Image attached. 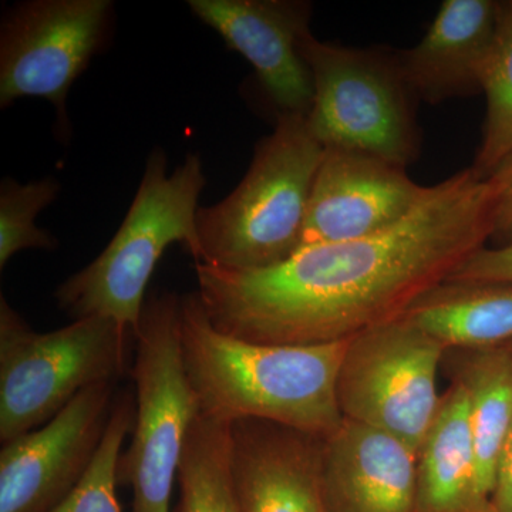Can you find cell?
<instances>
[{
    "instance_id": "5bb4252c",
    "label": "cell",
    "mask_w": 512,
    "mask_h": 512,
    "mask_svg": "<svg viewBox=\"0 0 512 512\" xmlns=\"http://www.w3.org/2000/svg\"><path fill=\"white\" fill-rule=\"evenodd\" d=\"M322 485L330 512H414L416 453L384 431L343 419L323 439Z\"/></svg>"
},
{
    "instance_id": "e0dca14e",
    "label": "cell",
    "mask_w": 512,
    "mask_h": 512,
    "mask_svg": "<svg viewBox=\"0 0 512 512\" xmlns=\"http://www.w3.org/2000/svg\"><path fill=\"white\" fill-rule=\"evenodd\" d=\"M402 318L446 350L510 345L512 282L446 281L424 293Z\"/></svg>"
},
{
    "instance_id": "44dd1931",
    "label": "cell",
    "mask_w": 512,
    "mask_h": 512,
    "mask_svg": "<svg viewBox=\"0 0 512 512\" xmlns=\"http://www.w3.org/2000/svg\"><path fill=\"white\" fill-rule=\"evenodd\" d=\"M136 420V394H117L113 412L92 466L79 485L49 512H121L117 467L123 444Z\"/></svg>"
},
{
    "instance_id": "30bf717a",
    "label": "cell",
    "mask_w": 512,
    "mask_h": 512,
    "mask_svg": "<svg viewBox=\"0 0 512 512\" xmlns=\"http://www.w3.org/2000/svg\"><path fill=\"white\" fill-rule=\"evenodd\" d=\"M116 384H94L45 426L3 444L0 512H49L72 493L104 439Z\"/></svg>"
},
{
    "instance_id": "cb8c5ba5",
    "label": "cell",
    "mask_w": 512,
    "mask_h": 512,
    "mask_svg": "<svg viewBox=\"0 0 512 512\" xmlns=\"http://www.w3.org/2000/svg\"><path fill=\"white\" fill-rule=\"evenodd\" d=\"M493 185L494 208V241L501 245L512 244V157L501 164L488 177Z\"/></svg>"
},
{
    "instance_id": "8fae6325",
    "label": "cell",
    "mask_w": 512,
    "mask_h": 512,
    "mask_svg": "<svg viewBox=\"0 0 512 512\" xmlns=\"http://www.w3.org/2000/svg\"><path fill=\"white\" fill-rule=\"evenodd\" d=\"M431 188L413 181L402 165L362 151L325 147L312 185L301 248L386 231L409 217L429 197Z\"/></svg>"
},
{
    "instance_id": "3957f363",
    "label": "cell",
    "mask_w": 512,
    "mask_h": 512,
    "mask_svg": "<svg viewBox=\"0 0 512 512\" xmlns=\"http://www.w3.org/2000/svg\"><path fill=\"white\" fill-rule=\"evenodd\" d=\"M323 153L308 117L278 116L275 130L256 144L238 187L217 204L198 208L195 262L258 271L291 258L301 248Z\"/></svg>"
},
{
    "instance_id": "6da1fadb",
    "label": "cell",
    "mask_w": 512,
    "mask_h": 512,
    "mask_svg": "<svg viewBox=\"0 0 512 512\" xmlns=\"http://www.w3.org/2000/svg\"><path fill=\"white\" fill-rule=\"evenodd\" d=\"M493 185L468 167L433 185L394 227L312 245L281 264L234 271L195 262L202 309L225 335L264 345L345 342L400 319L494 232Z\"/></svg>"
},
{
    "instance_id": "d6986e66",
    "label": "cell",
    "mask_w": 512,
    "mask_h": 512,
    "mask_svg": "<svg viewBox=\"0 0 512 512\" xmlns=\"http://www.w3.org/2000/svg\"><path fill=\"white\" fill-rule=\"evenodd\" d=\"M231 423L198 414L185 441L174 512H238L229 466Z\"/></svg>"
},
{
    "instance_id": "7a4b0ae2",
    "label": "cell",
    "mask_w": 512,
    "mask_h": 512,
    "mask_svg": "<svg viewBox=\"0 0 512 512\" xmlns=\"http://www.w3.org/2000/svg\"><path fill=\"white\" fill-rule=\"evenodd\" d=\"M348 340L282 346L215 329L194 293L181 296L185 373L202 414L264 420L326 439L343 421L336 383Z\"/></svg>"
},
{
    "instance_id": "2e32d148",
    "label": "cell",
    "mask_w": 512,
    "mask_h": 512,
    "mask_svg": "<svg viewBox=\"0 0 512 512\" xmlns=\"http://www.w3.org/2000/svg\"><path fill=\"white\" fill-rule=\"evenodd\" d=\"M414 512H493L481 483L466 390L451 382L416 454Z\"/></svg>"
},
{
    "instance_id": "52a82bcc",
    "label": "cell",
    "mask_w": 512,
    "mask_h": 512,
    "mask_svg": "<svg viewBox=\"0 0 512 512\" xmlns=\"http://www.w3.org/2000/svg\"><path fill=\"white\" fill-rule=\"evenodd\" d=\"M301 52L313 83L308 124L323 147L362 151L402 167L416 160L417 100L396 50L322 42L309 30Z\"/></svg>"
},
{
    "instance_id": "9c48e42d",
    "label": "cell",
    "mask_w": 512,
    "mask_h": 512,
    "mask_svg": "<svg viewBox=\"0 0 512 512\" xmlns=\"http://www.w3.org/2000/svg\"><path fill=\"white\" fill-rule=\"evenodd\" d=\"M110 0H30L10 9L0 30V107L46 99L67 123L70 87L106 35Z\"/></svg>"
},
{
    "instance_id": "ac0fdd59",
    "label": "cell",
    "mask_w": 512,
    "mask_h": 512,
    "mask_svg": "<svg viewBox=\"0 0 512 512\" xmlns=\"http://www.w3.org/2000/svg\"><path fill=\"white\" fill-rule=\"evenodd\" d=\"M441 366L451 382L466 390L478 471L493 500L498 463L512 423V343L446 350Z\"/></svg>"
},
{
    "instance_id": "ffe728a7",
    "label": "cell",
    "mask_w": 512,
    "mask_h": 512,
    "mask_svg": "<svg viewBox=\"0 0 512 512\" xmlns=\"http://www.w3.org/2000/svg\"><path fill=\"white\" fill-rule=\"evenodd\" d=\"M487 100L483 138L474 164L488 178L512 157V0L500 2L497 30L483 74Z\"/></svg>"
},
{
    "instance_id": "277c9868",
    "label": "cell",
    "mask_w": 512,
    "mask_h": 512,
    "mask_svg": "<svg viewBox=\"0 0 512 512\" xmlns=\"http://www.w3.org/2000/svg\"><path fill=\"white\" fill-rule=\"evenodd\" d=\"M205 187L197 154L167 173V156L156 148L123 224L110 244L82 271L57 288V305L73 320L109 318L136 333L154 269L173 244L198 255V200Z\"/></svg>"
},
{
    "instance_id": "4fadbf2b",
    "label": "cell",
    "mask_w": 512,
    "mask_h": 512,
    "mask_svg": "<svg viewBox=\"0 0 512 512\" xmlns=\"http://www.w3.org/2000/svg\"><path fill=\"white\" fill-rule=\"evenodd\" d=\"M323 439L264 420L231 424L229 466L238 512H330Z\"/></svg>"
},
{
    "instance_id": "7c38bea8",
    "label": "cell",
    "mask_w": 512,
    "mask_h": 512,
    "mask_svg": "<svg viewBox=\"0 0 512 512\" xmlns=\"http://www.w3.org/2000/svg\"><path fill=\"white\" fill-rule=\"evenodd\" d=\"M191 12L220 33L254 67L259 84L282 114L306 116L312 74L301 52L312 6L295 0H188Z\"/></svg>"
},
{
    "instance_id": "ba28073f",
    "label": "cell",
    "mask_w": 512,
    "mask_h": 512,
    "mask_svg": "<svg viewBox=\"0 0 512 512\" xmlns=\"http://www.w3.org/2000/svg\"><path fill=\"white\" fill-rule=\"evenodd\" d=\"M446 349L400 318L348 340L336 396L343 419L396 437L417 454L436 417Z\"/></svg>"
},
{
    "instance_id": "d4e9b609",
    "label": "cell",
    "mask_w": 512,
    "mask_h": 512,
    "mask_svg": "<svg viewBox=\"0 0 512 512\" xmlns=\"http://www.w3.org/2000/svg\"><path fill=\"white\" fill-rule=\"evenodd\" d=\"M493 512H512V423L498 463Z\"/></svg>"
},
{
    "instance_id": "8992f818",
    "label": "cell",
    "mask_w": 512,
    "mask_h": 512,
    "mask_svg": "<svg viewBox=\"0 0 512 512\" xmlns=\"http://www.w3.org/2000/svg\"><path fill=\"white\" fill-rule=\"evenodd\" d=\"M131 377L136 420L121 451L117 478L133 494V512H171L181 457L201 413L185 373L181 346V296H148L134 333Z\"/></svg>"
},
{
    "instance_id": "603a6c76",
    "label": "cell",
    "mask_w": 512,
    "mask_h": 512,
    "mask_svg": "<svg viewBox=\"0 0 512 512\" xmlns=\"http://www.w3.org/2000/svg\"><path fill=\"white\" fill-rule=\"evenodd\" d=\"M447 281L512 282V244L481 248Z\"/></svg>"
},
{
    "instance_id": "7402d4cb",
    "label": "cell",
    "mask_w": 512,
    "mask_h": 512,
    "mask_svg": "<svg viewBox=\"0 0 512 512\" xmlns=\"http://www.w3.org/2000/svg\"><path fill=\"white\" fill-rule=\"evenodd\" d=\"M60 184L47 177L29 184L3 180L0 188V268L5 269L10 258L23 249L57 248L49 231L37 228L40 211L56 200Z\"/></svg>"
},
{
    "instance_id": "9a60e30c",
    "label": "cell",
    "mask_w": 512,
    "mask_h": 512,
    "mask_svg": "<svg viewBox=\"0 0 512 512\" xmlns=\"http://www.w3.org/2000/svg\"><path fill=\"white\" fill-rule=\"evenodd\" d=\"M495 0H446L423 39L397 50V62L417 101L440 104L483 93L495 30Z\"/></svg>"
},
{
    "instance_id": "5b68a950",
    "label": "cell",
    "mask_w": 512,
    "mask_h": 512,
    "mask_svg": "<svg viewBox=\"0 0 512 512\" xmlns=\"http://www.w3.org/2000/svg\"><path fill=\"white\" fill-rule=\"evenodd\" d=\"M134 335L116 320H73L37 333L0 298V441L40 429L84 390L119 382Z\"/></svg>"
}]
</instances>
